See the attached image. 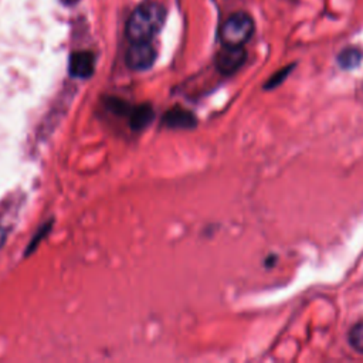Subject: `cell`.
<instances>
[{
    "label": "cell",
    "instance_id": "1",
    "mask_svg": "<svg viewBox=\"0 0 363 363\" xmlns=\"http://www.w3.org/2000/svg\"><path fill=\"white\" fill-rule=\"evenodd\" d=\"M165 9L154 2L141 5L134 10L127 23V37L132 43L150 42L159 32L165 23Z\"/></svg>",
    "mask_w": 363,
    "mask_h": 363
},
{
    "label": "cell",
    "instance_id": "2",
    "mask_svg": "<svg viewBox=\"0 0 363 363\" xmlns=\"http://www.w3.org/2000/svg\"><path fill=\"white\" fill-rule=\"evenodd\" d=\"M254 33V20L250 15L238 12L231 15L220 28L223 46L243 47Z\"/></svg>",
    "mask_w": 363,
    "mask_h": 363
},
{
    "label": "cell",
    "instance_id": "3",
    "mask_svg": "<svg viewBox=\"0 0 363 363\" xmlns=\"http://www.w3.org/2000/svg\"><path fill=\"white\" fill-rule=\"evenodd\" d=\"M157 60V51L150 44V42H139L132 43V46L128 48L125 62L127 66L136 71H143L154 66Z\"/></svg>",
    "mask_w": 363,
    "mask_h": 363
},
{
    "label": "cell",
    "instance_id": "4",
    "mask_svg": "<svg viewBox=\"0 0 363 363\" xmlns=\"http://www.w3.org/2000/svg\"><path fill=\"white\" fill-rule=\"evenodd\" d=\"M247 60V53L243 47L223 46L216 57V67L224 76L237 73Z\"/></svg>",
    "mask_w": 363,
    "mask_h": 363
},
{
    "label": "cell",
    "instance_id": "5",
    "mask_svg": "<svg viewBox=\"0 0 363 363\" xmlns=\"http://www.w3.org/2000/svg\"><path fill=\"white\" fill-rule=\"evenodd\" d=\"M70 74L77 78H88L96 69V57L89 51L74 53L70 58Z\"/></svg>",
    "mask_w": 363,
    "mask_h": 363
},
{
    "label": "cell",
    "instance_id": "6",
    "mask_svg": "<svg viewBox=\"0 0 363 363\" xmlns=\"http://www.w3.org/2000/svg\"><path fill=\"white\" fill-rule=\"evenodd\" d=\"M165 124L169 128H193L196 125V118L192 112L182 109V108H173L170 109L165 116Z\"/></svg>",
    "mask_w": 363,
    "mask_h": 363
},
{
    "label": "cell",
    "instance_id": "7",
    "mask_svg": "<svg viewBox=\"0 0 363 363\" xmlns=\"http://www.w3.org/2000/svg\"><path fill=\"white\" fill-rule=\"evenodd\" d=\"M152 116H154V111L149 105L136 107L135 109L131 111V116H130L131 127L134 130H142L150 123V121H152Z\"/></svg>",
    "mask_w": 363,
    "mask_h": 363
},
{
    "label": "cell",
    "instance_id": "8",
    "mask_svg": "<svg viewBox=\"0 0 363 363\" xmlns=\"http://www.w3.org/2000/svg\"><path fill=\"white\" fill-rule=\"evenodd\" d=\"M362 62V53L357 48L348 47L338 55V63L345 70H352L357 67Z\"/></svg>",
    "mask_w": 363,
    "mask_h": 363
},
{
    "label": "cell",
    "instance_id": "9",
    "mask_svg": "<svg viewBox=\"0 0 363 363\" xmlns=\"http://www.w3.org/2000/svg\"><path fill=\"white\" fill-rule=\"evenodd\" d=\"M348 339H349L351 346H352L356 352L363 353V321L356 322V324L351 328Z\"/></svg>",
    "mask_w": 363,
    "mask_h": 363
},
{
    "label": "cell",
    "instance_id": "10",
    "mask_svg": "<svg viewBox=\"0 0 363 363\" xmlns=\"http://www.w3.org/2000/svg\"><path fill=\"white\" fill-rule=\"evenodd\" d=\"M291 70H292V66H288V67H285V69H283L281 71H278L277 74H274V76H272L269 80H268V82H267V85H265V88L267 89H269V88H276L277 85H280L287 77H288V74L291 73Z\"/></svg>",
    "mask_w": 363,
    "mask_h": 363
},
{
    "label": "cell",
    "instance_id": "11",
    "mask_svg": "<svg viewBox=\"0 0 363 363\" xmlns=\"http://www.w3.org/2000/svg\"><path fill=\"white\" fill-rule=\"evenodd\" d=\"M5 241H6V231L2 227H0V249L3 247Z\"/></svg>",
    "mask_w": 363,
    "mask_h": 363
},
{
    "label": "cell",
    "instance_id": "12",
    "mask_svg": "<svg viewBox=\"0 0 363 363\" xmlns=\"http://www.w3.org/2000/svg\"><path fill=\"white\" fill-rule=\"evenodd\" d=\"M63 2H64L66 5H76V3L78 2V0H63Z\"/></svg>",
    "mask_w": 363,
    "mask_h": 363
}]
</instances>
